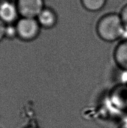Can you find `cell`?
Masks as SVG:
<instances>
[{
  "instance_id": "3957f363",
  "label": "cell",
  "mask_w": 127,
  "mask_h": 128,
  "mask_svg": "<svg viewBox=\"0 0 127 128\" xmlns=\"http://www.w3.org/2000/svg\"><path fill=\"white\" fill-rule=\"evenodd\" d=\"M16 5L20 16L29 18L36 19L45 8L44 0H17Z\"/></svg>"
},
{
  "instance_id": "30bf717a",
  "label": "cell",
  "mask_w": 127,
  "mask_h": 128,
  "mask_svg": "<svg viewBox=\"0 0 127 128\" xmlns=\"http://www.w3.org/2000/svg\"><path fill=\"white\" fill-rule=\"evenodd\" d=\"M6 24L4 23L2 21L0 20V42L5 38V29H6Z\"/></svg>"
},
{
  "instance_id": "7c38bea8",
  "label": "cell",
  "mask_w": 127,
  "mask_h": 128,
  "mask_svg": "<svg viewBox=\"0 0 127 128\" xmlns=\"http://www.w3.org/2000/svg\"><path fill=\"white\" fill-rule=\"evenodd\" d=\"M1 1H2V0H0V2H1Z\"/></svg>"
},
{
  "instance_id": "ba28073f",
  "label": "cell",
  "mask_w": 127,
  "mask_h": 128,
  "mask_svg": "<svg viewBox=\"0 0 127 128\" xmlns=\"http://www.w3.org/2000/svg\"><path fill=\"white\" fill-rule=\"evenodd\" d=\"M17 37V30L14 24H6L5 29V38L7 39H13Z\"/></svg>"
},
{
  "instance_id": "277c9868",
  "label": "cell",
  "mask_w": 127,
  "mask_h": 128,
  "mask_svg": "<svg viewBox=\"0 0 127 128\" xmlns=\"http://www.w3.org/2000/svg\"><path fill=\"white\" fill-rule=\"evenodd\" d=\"M16 3L9 0H2L0 2V20L6 24L16 22L19 16Z\"/></svg>"
},
{
  "instance_id": "5b68a950",
  "label": "cell",
  "mask_w": 127,
  "mask_h": 128,
  "mask_svg": "<svg viewBox=\"0 0 127 128\" xmlns=\"http://www.w3.org/2000/svg\"><path fill=\"white\" fill-rule=\"evenodd\" d=\"M41 28L51 29L54 27L57 22V16L55 11L49 8H44L36 18Z\"/></svg>"
},
{
  "instance_id": "8992f818",
  "label": "cell",
  "mask_w": 127,
  "mask_h": 128,
  "mask_svg": "<svg viewBox=\"0 0 127 128\" xmlns=\"http://www.w3.org/2000/svg\"><path fill=\"white\" fill-rule=\"evenodd\" d=\"M114 60L120 68L127 71V38L116 47L114 51Z\"/></svg>"
},
{
  "instance_id": "52a82bcc",
  "label": "cell",
  "mask_w": 127,
  "mask_h": 128,
  "mask_svg": "<svg viewBox=\"0 0 127 128\" xmlns=\"http://www.w3.org/2000/svg\"><path fill=\"white\" fill-rule=\"evenodd\" d=\"M107 0H81L82 6L87 11L96 12L102 10L105 5Z\"/></svg>"
},
{
  "instance_id": "6da1fadb",
  "label": "cell",
  "mask_w": 127,
  "mask_h": 128,
  "mask_svg": "<svg viewBox=\"0 0 127 128\" xmlns=\"http://www.w3.org/2000/svg\"><path fill=\"white\" fill-rule=\"evenodd\" d=\"M125 28L119 14L110 13L105 15L98 21L97 32L103 41L113 42L123 37Z\"/></svg>"
},
{
  "instance_id": "7a4b0ae2",
  "label": "cell",
  "mask_w": 127,
  "mask_h": 128,
  "mask_svg": "<svg viewBox=\"0 0 127 128\" xmlns=\"http://www.w3.org/2000/svg\"><path fill=\"white\" fill-rule=\"evenodd\" d=\"M17 37L25 41H32L39 35L40 32L39 24L36 18H22L19 19L15 24Z\"/></svg>"
},
{
  "instance_id": "8fae6325",
  "label": "cell",
  "mask_w": 127,
  "mask_h": 128,
  "mask_svg": "<svg viewBox=\"0 0 127 128\" xmlns=\"http://www.w3.org/2000/svg\"><path fill=\"white\" fill-rule=\"evenodd\" d=\"M9 1H14H14H17V0H9Z\"/></svg>"
},
{
  "instance_id": "9c48e42d",
  "label": "cell",
  "mask_w": 127,
  "mask_h": 128,
  "mask_svg": "<svg viewBox=\"0 0 127 128\" xmlns=\"http://www.w3.org/2000/svg\"><path fill=\"white\" fill-rule=\"evenodd\" d=\"M119 15L125 28V32L123 34V36H124L125 34L127 33V4L125 6H123Z\"/></svg>"
}]
</instances>
